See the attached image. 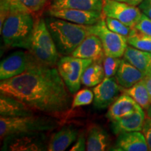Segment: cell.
I'll return each mask as SVG.
<instances>
[{
  "label": "cell",
  "instance_id": "6da1fadb",
  "mask_svg": "<svg viewBox=\"0 0 151 151\" xmlns=\"http://www.w3.org/2000/svg\"><path fill=\"white\" fill-rule=\"evenodd\" d=\"M0 94L54 117L69 112L73 100L58 69L37 60L22 74L1 81Z\"/></svg>",
  "mask_w": 151,
  "mask_h": 151
},
{
  "label": "cell",
  "instance_id": "7a4b0ae2",
  "mask_svg": "<svg viewBox=\"0 0 151 151\" xmlns=\"http://www.w3.org/2000/svg\"><path fill=\"white\" fill-rule=\"evenodd\" d=\"M50 35L60 55H71L73 52L90 35L86 25L57 18H46Z\"/></svg>",
  "mask_w": 151,
  "mask_h": 151
},
{
  "label": "cell",
  "instance_id": "3957f363",
  "mask_svg": "<svg viewBox=\"0 0 151 151\" xmlns=\"http://www.w3.org/2000/svg\"><path fill=\"white\" fill-rule=\"evenodd\" d=\"M60 122L55 117L49 116H27L1 117L0 137L1 140L20 134L50 132L59 127Z\"/></svg>",
  "mask_w": 151,
  "mask_h": 151
},
{
  "label": "cell",
  "instance_id": "277c9868",
  "mask_svg": "<svg viewBox=\"0 0 151 151\" xmlns=\"http://www.w3.org/2000/svg\"><path fill=\"white\" fill-rule=\"evenodd\" d=\"M35 23L33 15L30 14L18 12L9 14L0 29L5 46L28 50Z\"/></svg>",
  "mask_w": 151,
  "mask_h": 151
},
{
  "label": "cell",
  "instance_id": "5b68a950",
  "mask_svg": "<svg viewBox=\"0 0 151 151\" xmlns=\"http://www.w3.org/2000/svg\"><path fill=\"white\" fill-rule=\"evenodd\" d=\"M28 51L38 62L43 65L54 67L57 65L60 54L49 31L46 20H36Z\"/></svg>",
  "mask_w": 151,
  "mask_h": 151
},
{
  "label": "cell",
  "instance_id": "8992f818",
  "mask_svg": "<svg viewBox=\"0 0 151 151\" xmlns=\"http://www.w3.org/2000/svg\"><path fill=\"white\" fill-rule=\"evenodd\" d=\"M92 62L72 55H64L59 58L57 69L71 94H75L80 89L83 72Z\"/></svg>",
  "mask_w": 151,
  "mask_h": 151
},
{
  "label": "cell",
  "instance_id": "52a82bcc",
  "mask_svg": "<svg viewBox=\"0 0 151 151\" xmlns=\"http://www.w3.org/2000/svg\"><path fill=\"white\" fill-rule=\"evenodd\" d=\"M89 34L97 36L102 43L105 55L120 58L124 55L128 46L127 37L115 33L107 27L105 19L97 23L86 25Z\"/></svg>",
  "mask_w": 151,
  "mask_h": 151
},
{
  "label": "cell",
  "instance_id": "ba28073f",
  "mask_svg": "<svg viewBox=\"0 0 151 151\" xmlns=\"http://www.w3.org/2000/svg\"><path fill=\"white\" fill-rule=\"evenodd\" d=\"M2 150L40 151L47 150L46 137L42 132L20 134L6 138L3 140Z\"/></svg>",
  "mask_w": 151,
  "mask_h": 151
},
{
  "label": "cell",
  "instance_id": "9c48e42d",
  "mask_svg": "<svg viewBox=\"0 0 151 151\" xmlns=\"http://www.w3.org/2000/svg\"><path fill=\"white\" fill-rule=\"evenodd\" d=\"M102 14L105 17L116 18L126 25L134 27L140 19L142 12L136 6L118 0H104Z\"/></svg>",
  "mask_w": 151,
  "mask_h": 151
},
{
  "label": "cell",
  "instance_id": "30bf717a",
  "mask_svg": "<svg viewBox=\"0 0 151 151\" xmlns=\"http://www.w3.org/2000/svg\"><path fill=\"white\" fill-rule=\"evenodd\" d=\"M35 60L28 50L13 52L1 62L0 79L6 80L22 74Z\"/></svg>",
  "mask_w": 151,
  "mask_h": 151
},
{
  "label": "cell",
  "instance_id": "8fae6325",
  "mask_svg": "<svg viewBox=\"0 0 151 151\" xmlns=\"http://www.w3.org/2000/svg\"><path fill=\"white\" fill-rule=\"evenodd\" d=\"M94 106L97 109H104L110 106L111 104L119 97L121 86L117 82L116 77L104 78L97 86H94Z\"/></svg>",
  "mask_w": 151,
  "mask_h": 151
},
{
  "label": "cell",
  "instance_id": "7c38bea8",
  "mask_svg": "<svg viewBox=\"0 0 151 151\" xmlns=\"http://www.w3.org/2000/svg\"><path fill=\"white\" fill-rule=\"evenodd\" d=\"M48 14L51 17L82 25H92L103 18L102 12L100 11H84L73 9L49 8Z\"/></svg>",
  "mask_w": 151,
  "mask_h": 151
},
{
  "label": "cell",
  "instance_id": "4fadbf2b",
  "mask_svg": "<svg viewBox=\"0 0 151 151\" xmlns=\"http://www.w3.org/2000/svg\"><path fill=\"white\" fill-rule=\"evenodd\" d=\"M48 3V0H1L0 29L9 15L12 13L39 14Z\"/></svg>",
  "mask_w": 151,
  "mask_h": 151
},
{
  "label": "cell",
  "instance_id": "5bb4252c",
  "mask_svg": "<svg viewBox=\"0 0 151 151\" xmlns=\"http://www.w3.org/2000/svg\"><path fill=\"white\" fill-rule=\"evenodd\" d=\"M71 55L93 62L102 61L105 56L102 43L97 36L90 34L83 41Z\"/></svg>",
  "mask_w": 151,
  "mask_h": 151
},
{
  "label": "cell",
  "instance_id": "9a60e30c",
  "mask_svg": "<svg viewBox=\"0 0 151 151\" xmlns=\"http://www.w3.org/2000/svg\"><path fill=\"white\" fill-rule=\"evenodd\" d=\"M113 146V151H147L149 150L146 138L140 132H130L118 135Z\"/></svg>",
  "mask_w": 151,
  "mask_h": 151
},
{
  "label": "cell",
  "instance_id": "2e32d148",
  "mask_svg": "<svg viewBox=\"0 0 151 151\" xmlns=\"http://www.w3.org/2000/svg\"><path fill=\"white\" fill-rule=\"evenodd\" d=\"M144 109L140 108L129 116L122 117L111 122V128L114 134H120L130 132H141L146 119Z\"/></svg>",
  "mask_w": 151,
  "mask_h": 151
},
{
  "label": "cell",
  "instance_id": "e0dca14e",
  "mask_svg": "<svg viewBox=\"0 0 151 151\" xmlns=\"http://www.w3.org/2000/svg\"><path fill=\"white\" fill-rule=\"evenodd\" d=\"M141 107L129 95L122 93L111 104L106 117L111 122L129 116Z\"/></svg>",
  "mask_w": 151,
  "mask_h": 151
},
{
  "label": "cell",
  "instance_id": "ac0fdd59",
  "mask_svg": "<svg viewBox=\"0 0 151 151\" xmlns=\"http://www.w3.org/2000/svg\"><path fill=\"white\" fill-rule=\"evenodd\" d=\"M78 131L73 125L64 126L57 132H55L49 139L47 150L64 151L67 150L76 141Z\"/></svg>",
  "mask_w": 151,
  "mask_h": 151
},
{
  "label": "cell",
  "instance_id": "d6986e66",
  "mask_svg": "<svg viewBox=\"0 0 151 151\" xmlns=\"http://www.w3.org/2000/svg\"><path fill=\"white\" fill-rule=\"evenodd\" d=\"M35 110L16 98L0 94L1 117H21L35 115Z\"/></svg>",
  "mask_w": 151,
  "mask_h": 151
},
{
  "label": "cell",
  "instance_id": "ffe728a7",
  "mask_svg": "<svg viewBox=\"0 0 151 151\" xmlns=\"http://www.w3.org/2000/svg\"><path fill=\"white\" fill-rule=\"evenodd\" d=\"M146 74L124 59L121 60L116 77L117 82L123 88H129L143 80Z\"/></svg>",
  "mask_w": 151,
  "mask_h": 151
},
{
  "label": "cell",
  "instance_id": "44dd1931",
  "mask_svg": "<svg viewBox=\"0 0 151 151\" xmlns=\"http://www.w3.org/2000/svg\"><path fill=\"white\" fill-rule=\"evenodd\" d=\"M110 139L106 131L97 124H93L88 129L86 136V150L104 151L109 150Z\"/></svg>",
  "mask_w": 151,
  "mask_h": 151
},
{
  "label": "cell",
  "instance_id": "7402d4cb",
  "mask_svg": "<svg viewBox=\"0 0 151 151\" xmlns=\"http://www.w3.org/2000/svg\"><path fill=\"white\" fill-rule=\"evenodd\" d=\"M123 59L142 71L146 75L151 73V52L127 46Z\"/></svg>",
  "mask_w": 151,
  "mask_h": 151
},
{
  "label": "cell",
  "instance_id": "603a6c76",
  "mask_svg": "<svg viewBox=\"0 0 151 151\" xmlns=\"http://www.w3.org/2000/svg\"><path fill=\"white\" fill-rule=\"evenodd\" d=\"M104 0H52L50 8L73 9L102 12Z\"/></svg>",
  "mask_w": 151,
  "mask_h": 151
},
{
  "label": "cell",
  "instance_id": "cb8c5ba5",
  "mask_svg": "<svg viewBox=\"0 0 151 151\" xmlns=\"http://www.w3.org/2000/svg\"><path fill=\"white\" fill-rule=\"evenodd\" d=\"M121 92L132 97L144 110H146L151 104V97L142 80L129 88H123L121 87Z\"/></svg>",
  "mask_w": 151,
  "mask_h": 151
},
{
  "label": "cell",
  "instance_id": "d4e9b609",
  "mask_svg": "<svg viewBox=\"0 0 151 151\" xmlns=\"http://www.w3.org/2000/svg\"><path fill=\"white\" fill-rule=\"evenodd\" d=\"M104 78L105 73L102 61H95L92 62L86 68L81 81L85 86L94 87L100 83Z\"/></svg>",
  "mask_w": 151,
  "mask_h": 151
},
{
  "label": "cell",
  "instance_id": "484cf974",
  "mask_svg": "<svg viewBox=\"0 0 151 151\" xmlns=\"http://www.w3.org/2000/svg\"><path fill=\"white\" fill-rule=\"evenodd\" d=\"M127 43L134 48L151 52V37L141 33L134 28L127 38Z\"/></svg>",
  "mask_w": 151,
  "mask_h": 151
},
{
  "label": "cell",
  "instance_id": "4316f807",
  "mask_svg": "<svg viewBox=\"0 0 151 151\" xmlns=\"http://www.w3.org/2000/svg\"><path fill=\"white\" fill-rule=\"evenodd\" d=\"M105 22L106 24L107 27L113 32L119 34V35L124 36L125 37H128L132 33L134 29V27H131L126 25L123 22H120V20L116 18H110V17H106Z\"/></svg>",
  "mask_w": 151,
  "mask_h": 151
},
{
  "label": "cell",
  "instance_id": "83f0119b",
  "mask_svg": "<svg viewBox=\"0 0 151 151\" xmlns=\"http://www.w3.org/2000/svg\"><path fill=\"white\" fill-rule=\"evenodd\" d=\"M94 100V92L89 89H82L75 94L71 103V109L90 105Z\"/></svg>",
  "mask_w": 151,
  "mask_h": 151
},
{
  "label": "cell",
  "instance_id": "f1b7e54d",
  "mask_svg": "<svg viewBox=\"0 0 151 151\" xmlns=\"http://www.w3.org/2000/svg\"><path fill=\"white\" fill-rule=\"evenodd\" d=\"M121 60L118 58L105 55L102 60L106 78H111L116 76Z\"/></svg>",
  "mask_w": 151,
  "mask_h": 151
},
{
  "label": "cell",
  "instance_id": "f546056e",
  "mask_svg": "<svg viewBox=\"0 0 151 151\" xmlns=\"http://www.w3.org/2000/svg\"><path fill=\"white\" fill-rule=\"evenodd\" d=\"M134 27L140 32L151 37V19L143 13Z\"/></svg>",
  "mask_w": 151,
  "mask_h": 151
},
{
  "label": "cell",
  "instance_id": "4dcf8cb0",
  "mask_svg": "<svg viewBox=\"0 0 151 151\" xmlns=\"http://www.w3.org/2000/svg\"><path fill=\"white\" fill-rule=\"evenodd\" d=\"M142 133L146 138L149 150L151 151V118L147 117L143 123Z\"/></svg>",
  "mask_w": 151,
  "mask_h": 151
},
{
  "label": "cell",
  "instance_id": "1f68e13d",
  "mask_svg": "<svg viewBox=\"0 0 151 151\" xmlns=\"http://www.w3.org/2000/svg\"><path fill=\"white\" fill-rule=\"evenodd\" d=\"M86 150V137L84 132L78 134L74 145L70 149L71 151H83Z\"/></svg>",
  "mask_w": 151,
  "mask_h": 151
},
{
  "label": "cell",
  "instance_id": "d6a6232c",
  "mask_svg": "<svg viewBox=\"0 0 151 151\" xmlns=\"http://www.w3.org/2000/svg\"><path fill=\"white\" fill-rule=\"evenodd\" d=\"M141 12L151 19V0H143L139 5Z\"/></svg>",
  "mask_w": 151,
  "mask_h": 151
},
{
  "label": "cell",
  "instance_id": "836d02e7",
  "mask_svg": "<svg viewBox=\"0 0 151 151\" xmlns=\"http://www.w3.org/2000/svg\"><path fill=\"white\" fill-rule=\"evenodd\" d=\"M143 82L146 85L147 89H148L149 94L151 97V73L146 75L143 79Z\"/></svg>",
  "mask_w": 151,
  "mask_h": 151
},
{
  "label": "cell",
  "instance_id": "e575fe53",
  "mask_svg": "<svg viewBox=\"0 0 151 151\" xmlns=\"http://www.w3.org/2000/svg\"><path fill=\"white\" fill-rule=\"evenodd\" d=\"M118 1H122V2L129 4L130 5L136 6H137L140 4L143 0H118Z\"/></svg>",
  "mask_w": 151,
  "mask_h": 151
},
{
  "label": "cell",
  "instance_id": "d590c367",
  "mask_svg": "<svg viewBox=\"0 0 151 151\" xmlns=\"http://www.w3.org/2000/svg\"><path fill=\"white\" fill-rule=\"evenodd\" d=\"M146 114L147 117L151 118V104L150 106H149L148 108L146 110Z\"/></svg>",
  "mask_w": 151,
  "mask_h": 151
}]
</instances>
